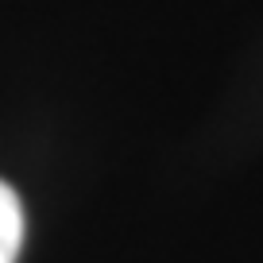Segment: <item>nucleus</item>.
Wrapping results in <instances>:
<instances>
[{"label":"nucleus","mask_w":263,"mask_h":263,"mask_svg":"<svg viewBox=\"0 0 263 263\" xmlns=\"http://www.w3.org/2000/svg\"><path fill=\"white\" fill-rule=\"evenodd\" d=\"M24 244V205L20 194L0 178V263H16Z\"/></svg>","instance_id":"nucleus-1"}]
</instances>
